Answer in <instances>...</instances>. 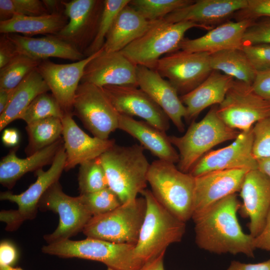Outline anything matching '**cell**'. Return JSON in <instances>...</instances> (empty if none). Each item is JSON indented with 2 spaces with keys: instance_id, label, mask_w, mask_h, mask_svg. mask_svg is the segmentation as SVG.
<instances>
[{
  "instance_id": "obj_1",
  "label": "cell",
  "mask_w": 270,
  "mask_h": 270,
  "mask_svg": "<svg viewBox=\"0 0 270 270\" xmlns=\"http://www.w3.org/2000/svg\"><path fill=\"white\" fill-rule=\"evenodd\" d=\"M240 206L234 194L193 216L197 246L214 254H242L254 257V238L243 232L238 219Z\"/></svg>"
},
{
  "instance_id": "obj_2",
  "label": "cell",
  "mask_w": 270,
  "mask_h": 270,
  "mask_svg": "<svg viewBox=\"0 0 270 270\" xmlns=\"http://www.w3.org/2000/svg\"><path fill=\"white\" fill-rule=\"evenodd\" d=\"M144 148L134 144L121 146L114 144L99 158L104 169L108 187L122 204L132 200L146 189L150 164Z\"/></svg>"
},
{
  "instance_id": "obj_3",
  "label": "cell",
  "mask_w": 270,
  "mask_h": 270,
  "mask_svg": "<svg viewBox=\"0 0 270 270\" xmlns=\"http://www.w3.org/2000/svg\"><path fill=\"white\" fill-rule=\"evenodd\" d=\"M218 105L212 106L199 122H192L181 136H170L169 139L178 150V168L189 173L195 164L214 146L234 140L240 132L226 124L218 113Z\"/></svg>"
},
{
  "instance_id": "obj_4",
  "label": "cell",
  "mask_w": 270,
  "mask_h": 270,
  "mask_svg": "<svg viewBox=\"0 0 270 270\" xmlns=\"http://www.w3.org/2000/svg\"><path fill=\"white\" fill-rule=\"evenodd\" d=\"M147 181L154 196L170 213L185 222L192 218L194 177L158 159L150 164Z\"/></svg>"
},
{
  "instance_id": "obj_5",
  "label": "cell",
  "mask_w": 270,
  "mask_h": 270,
  "mask_svg": "<svg viewBox=\"0 0 270 270\" xmlns=\"http://www.w3.org/2000/svg\"><path fill=\"white\" fill-rule=\"evenodd\" d=\"M140 194L146 200V210L135 252L144 264L166 251L170 244L180 242L185 232L186 222L162 206L151 190L145 189Z\"/></svg>"
},
{
  "instance_id": "obj_6",
  "label": "cell",
  "mask_w": 270,
  "mask_h": 270,
  "mask_svg": "<svg viewBox=\"0 0 270 270\" xmlns=\"http://www.w3.org/2000/svg\"><path fill=\"white\" fill-rule=\"evenodd\" d=\"M193 28H212L190 22L150 21L146 30L120 52L136 66L154 70L163 55L179 50L185 33Z\"/></svg>"
},
{
  "instance_id": "obj_7",
  "label": "cell",
  "mask_w": 270,
  "mask_h": 270,
  "mask_svg": "<svg viewBox=\"0 0 270 270\" xmlns=\"http://www.w3.org/2000/svg\"><path fill=\"white\" fill-rule=\"evenodd\" d=\"M42 251L62 258L100 262L114 270H138L144 264L136 254L135 245L89 238L80 240L67 239L48 244L42 247Z\"/></svg>"
},
{
  "instance_id": "obj_8",
  "label": "cell",
  "mask_w": 270,
  "mask_h": 270,
  "mask_svg": "<svg viewBox=\"0 0 270 270\" xmlns=\"http://www.w3.org/2000/svg\"><path fill=\"white\" fill-rule=\"evenodd\" d=\"M146 210L144 197L136 198L110 212L92 216L82 232L89 238L136 245Z\"/></svg>"
},
{
  "instance_id": "obj_9",
  "label": "cell",
  "mask_w": 270,
  "mask_h": 270,
  "mask_svg": "<svg viewBox=\"0 0 270 270\" xmlns=\"http://www.w3.org/2000/svg\"><path fill=\"white\" fill-rule=\"evenodd\" d=\"M66 158L64 144L47 170L42 168L36 171V180L26 190L18 194L9 191L0 192V200L14 202L18 207L17 210H2L0 212V220L6 223V230H15L25 220L35 218L40 200L53 184L58 182L64 170Z\"/></svg>"
},
{
  "instance_id": "obj_10",
  "label": "cell",
  "mask_w": 270,
  "mask_h": 270,
  "mask_svg": "<svg viewBox=\"0 0 270 270\" xmlns=\"http://www.w3.org/2000/svg\"><path fill=\"white\" fill-rule=\"evenodd\" d=\"M72 112L97 138L109 139L110 134L118 129L120 114L102 87L80 82L76 92Z\"/></svg>"
},
{
  "instance_id": "obj_11",
  "label": "cell",
  "mask_w": 270,
  "mask_h": 270,
  "mask_svg": "<svg viewBox=\"0 0 270 270\" xmlns=\"http://www.w3.org/2000/svg\"><path fill=\"white\" fill-rule=\"evenodd\" d=\"M218 113L231 128L246 131L270 116V101L256 94L251 84L236 80L218 105Z\"/></svg>"
},
{
  "instance_id": "obj_12",
  "label": "cell",
  "mask_w": 270,
  "mask_h": 270,
  "mask_svg": "<svg viewBox=\"0 0 270 270\" xmlns=\"http://www.w3.org/2000/svg\"><path fill=\"white\" fill-rule=\"evenodd\" d=\"M38 208L42 212L50 210L59 216V222L55 230L44 236L48 244L69 239L82 232L92 217L79 196L73 197L66 194L58 182L44 194L38 202Z\"/></svg>"
},
{
  "instance_id": "obj_13",
  "label": "cell",
  "mask_w": 270,
  "mask_h": 270,
  "mask_svg": "<svg viewBox=\"0 0 270 270\" xmlns=\"http://www.w3.org/2000/svg\"><path fill=\"white\" fill-rule=\"evenodd\" d=\"M210 55L178 50L162 57L154 70L182 96L196 88L212 72Z\"/></svg>"
},
{
  "instance_id": "obj_14",
  "label": "cell",
  "mask_w": 270,
  "mask_h": 270,
  "mask_svg": "<svg viewBox=\"0 0 270 270\" xmlns=\"http://www.w3.org/2000/svg\"><path fill=\"white\" fill-rule=\"evenodd\" d=\"M62 3L69 20L54 36L84 54L96 34L104 0H62Z\"/></svg>"
},
{
  "instance_id": "obj_15",
  "label": "cell",
  "mask_w": 270,
  "mask_h": 270,
  "mask_svg": "<svg viewBox=\"0 0 270 270\" xmlns=\"http://www.w3.org/2000/svg\"><path fill=\"white\" fill-rule=\"evenodd\" d=\"M102 50V48L90 56L70 64H58L44 60L37 67L38 70L64 113L72 112L76 92L80 83L85 67Z\"/></svg>"
},
{
  "instance_id": "obj_16",
  "label": "cell",
  "mask_w": 270,
  "mask_h": 270,
  "mask_svg": "<svg viewBox=\"0 0 270 270\" xmlns=\"http://www.w3.org/2000/svg\"><path fill=\"white\" fill-rule=\"evenodd\" d=\"M252 128L240 132L230 144L208 152L193 166L189 174L194 177L216 170L245 168L258 169L252 154Z\"/></svg>"
},
{
  "instance_id": "obj_17",
  "label": "cell",
  "mask_w": 270,
  "mask_h": 270,
  "mask_svg": "<svg viewBox=\"0 0 270 270\" xmlns=\"http://www.w3.org/2000/svg\"><path fill=\"white\" fill-rule=\"evenodd\" d=\"M118 112L140 117L158 128L166 132L170 120L162 110L139 87L106 86L102 87Z\"/></svg>"
},
{
  "instance_id": "obj_18",
  "label": "cell",
  "mask_w": 270,
  "mask_h": 270,
  "mask_svg": "<svg viewBox=\"0 0 270 270\" xmlns=\"http://www.w3.org/2000/svg\"><path fill=\"white\" fill-rule=\"evenodd\" d=\"M137 66L120 51H102L85 67L80 82L92 84L100 87L106 86H138Z\"/></svg>"
},
{
  "instance_id": "obj_19",
  "label": "cell",
  "mask_w": 270,
  "mask_h": 270,
  "mask_svg": "<svg viewBox=\"0 0 270 270\" xmlns=\"http://www.w3.org/2000/svg\"><path fill=\"white\" fill-rule=\"evenodd\" d=\"M248 170L245 168L216 170L195 177L192 218L216 202L240 192Z\"/></svg>"
},
{
  "instance_id": "obj_20",
  "label": "cell",
  "mask_w": 270,
  "mask_h": 270,
  "mask_svg": "<svg viewBox=\"0 0 270 270\" xmlns=\"http://www.w3.org/2000/svg\"><path fill=\"white\" fill-rule=\"evenodd\" d=\"M240 192L242 202L239 211L249 218V234L254 238L262 230L270 208V179L258 169L250 170Z\"/></svg>"
},
{
  "instance_id": "obj_21",
  "label": "cell",
  "mask_w": 270,
  "mask_h": 270,
  "mask_svg": "<svg viewBox=\"0 0 270 270\" xmlns=\"http://www.w3.org/2000/svg\"><path fill=\"white\" fill-rule=\"evenodd\" d=\"M136 79L138 87L162 110L180 132H184L186 108L170 82L156 70L141 66H137Z\"/></svg>"
},
{
  "instance_id": "obj_22",
  "label": "cell",
  "mask_w": 270,
  "mask_h": 270,
  "mask_svg": "<svg viewBox=\"0 0 270 270\" xmlns=\"http://www.w3.org/2000/svg\"><path fill=\"white\" fill-rule=\"evenodd\" d=\"M72 116V112H66L62 119L66 171L99 157L116 144L114 139L102 140L88 136L77 125Z\"/></svg>"
},
{
  "instance_id": "obj_23",
  "label": "cell",
  "mask_w": 270,
  "mask_h": 270,
  "mask_svg": "<svg viewBox=\"0 0 270 270\" xmlns=\"http://www.w3.org/2000/svg\"><path fill=\"white\" fill-rule=\"evenodd\" d=\"M254 21L242 20L223 22L199 38H184L180 44L179 50L212 54L226 50L242 49L244 33Z\"/></svg>"
},
{
  "instance_id": "obj_24",
  "label": "cell",
  "mask_w": 270,
  "mask_h": 270,
  "mask_svg": "<svg viewBox=\"0 0 270 270\" xmlns=\"http://www.w3.org/2000/svg\"><path fill=\"white\" fill-rule=\"evenodd\" d=\"M248 0H197L166 16L167 22H190L213 28L244 8Z\"/></svg>"
},
{
  "instance_id": "obj_25",
  "label": "cell",
  "mask_w": 270,
  "mask_h": 270,
  "mask_svg": "<svg viewBox=\"0 0 270 270\" xmlns=\"http://www.w3.org/2000/svg\"><path fill=\"white\" fill-rule=\"evenodd\" d=\"M118 129L136 139L140 145L158 160L178 163L179 154L170 142L169 136L144 120H138L132 116L120 114Z\"/></svg>"
},
{
  "instance_id": "obj_26",
  "label": "cell",
  "mask_w": 270,
  "mask_h": 270,
  "mask_svg": "<svg viewBox=\"0 0 270 270\" xmlns=\"http://www.w3.org/2000/svg\"><path fill=\"white\" fill-rule=\"evenodd\" d=\"M234 80L219 71L212 70L196 88L180 96L186 110V121L192 122L208 107L221 104Z\"/></svg>"
},
{
  "instance_id": "obj_27",
  "label": "cell",
  "mask_w": 270,
  "mask_h": 270,
  "mask_svg": "<svg viewBox=\"0 0 270 270\" xmlns=\"http://www.w3.org/2000/svg\"><path fill=\"white\" fill-rule=\"evenodd\" d=\"M64 144L63 138H61L52 144L25 158L16 156L18 147L12 148L0 162V184L11 189L26 173L36 172L44 166L52 164Z\"/></svg>"
},
{
  "instance_id": "obj_28",
  "label": "cell",
  "mask_w": 270,
  "mask_h": 270,
  "mask_svg": "<svg viewBox=\"0 0 270 270\" xmlns=\"http://www.w3.org/2000/svg\"><path fill=\"white\" fill-rule=\"evenodd\" d=\"M18 54L38 60L57 58L72 61H79L85 56L73 46L54 35L32 38L18 34H8Z\"/></svg>"
},
{
  "instance_id": "obj_29",
  "label": "cell",
  "mask_w": 270,
  "mask_h": 270,
  "mask_svg": "<svg viewBox=\"0 0 270 270\" xmlns=\"http://www.w3.org/2000/svg\"><path fill=\"white\" fill-rule=\"evenodd\" d=\"M146 20L129 4L118 13L102 47L106 52H120L140 37L148 28Z\"/></svg>"
},
{
  "instance_id": "obj_30",
  "label": "cell",
  "mask_w": 270,
  "mask_h": 270,
  "mask_svg": "<svg viewBox=\"0 0 270 270\" xmlns=\"http://www.w3.org/2000/svg\"><path fill=\"white\" fill-rule=\"evenodd\" d=\"M68 19L62 12L40 16L16 15L0 22V32L20 34L29 37L36 34L56 35L67 24Z\"/></svg>"
},
{
  "instance_id": "obj_31",
  "label": "cell",
  "mask_w": 270,
  "mask_h": 270,
  "mask_svg": "<svg viewBox=\"0 0 270 270\" xmlns=\"http://www.w3.org/2000/svg\"><path fill=\"white\" fill-rule=\"evenodd\" d=\"M50 90L38 70L28 74L15 88L14 94L4 111L0 114V130L14 120L19 119L34 100Z\"/></svg>"
},
{
  "instance_id": "obj_32",
  "label": "cell",
  "mask_w": 270,
  "mask_h": 270,
  "mask_svg": "<svg viewBox=\"0 0 270 270\" xmlns=\"http://www.w3.org/2000/svg\"><path fill=\"white\" fill-rule=\"evenodd\" d=\"M212 70L222 72L236 80L252 84L256 72L242 49H230L210 55Z\"/></svg>"
},
{
  "instance_id": "obj_33",
  "label": "cell",
  "mask_w": 270,
  "mask_h": 270,
  "mask_svg": "<svg viewBox=\"0 0 270 270\" xmlns=\"http://www.w3.org/2000/svg\"><path fill=\"white\" fill-rule=\"evenodd\" d=\"M26 130L28 142L25 152L29 156L61 138L63 126L61 119L48 118L26 124Z\"/></svg>"
},
{
  "instance_id": "obj_34",
  "label": "cell",
  "mask_w": 270,
  "mask_h": 270,
  "mask_svg": "<svg viewBox=\"0 0 270 270\" xmlns=\"http://www.w3.org/2000/svg\"><path fill=\"white\" fill-rule=\"evenodd\" d=\"M41 62L19 54L0 68V88H14Z\"/></svg>"
},
{
  "instance_id": "obj_35",
  "label": "cell",
  "mask_w": 270,
  "mask_h": 270,
  "mask_svg": "<svg viewBox=\"0 0 270 270\" xmlns=\"http://www.w3.org/2000/svg\"><path fill=\"white\" fill-rule=\"evenodd\" d=\"M130 0H104L96 34L90 46L84 54L90 56L100 50L104 44L106 35L120 12L130 2Z\"/></svg>"
},
{
  "instance_id": "obj_36",
  "label": "cell",
  "mask_w": 270,
  "mask_h": 270,
  "mask_svg": "<svg viewBox=\"0 0 270 270\" xmlns=\"http://www.w3.org/2000/svg\"><path fill=\"white\" fill-rule=\"evenodd\" d=\"M78 184L80 194L97 192L108 187L106 174L99 157L80 165Z\"/></svg>"
},
{
  "instance_id": "obj_37",
  "label": "cell",
  "mask_w": 270,
  "mask_h": 270,
  "mask_svg": "<svg viewBox=\"0 0 270 270\" xmlns=\"http://www.w3.org/2000/svg\"><path fill=\"white\" fill-rule=\"evenodd\" d=\"M192 0H130L129 4L148 21L164 18L168 14L192 4Z\"/></svg>"
},
{
  "instance_id": "obj_38",
  "label": "cell",
  "mask_w": 270,
  "mask_h": 270,
  "mask_svg": "<svg viewBox=\"0 0 270 270\" xmlns=\"http://www.w3.org/2000/svg\"><path fill=\"white\" fill-rule=\"evenodd\" d=\"M64 112L53 95L44 92L37 96L19 119L26 124L48 118L62 119Z\"/></svg>"
},
{
  "instance_id": "obj_39",
  "label": "cell",
  "mask_w": 270,
  "mask_h": 270,
  "mask_svg": "<svg viewBox=\"0 0 270 270\" xmlns=\"http://www.w3.org/2000/svg\"><path fill=\"white\" fill-rule=\"evenodd\" d=\"M79 196L92 216L110 212L122 204L116 194L109 187Z\"/></svg>"
},
{
  "instance_id": "obj_40",
  "label": "cell",
  "mask_w": 270,
  "mask_h": 270,
  "mask_svg": "<svg viewBox=\"0 0 270 270\" xmlns=\"http://www.w3.org/2000/svg\"><path fill=\"white\" fill-rule=\"evenodd\" d=\"M50 14L42 0H0V22L16 15L40 16Z\"/></svg>"
},
{
  "instance_id": "obj_41",
  "label": "cell",
  "mask_w": 270,
  "mask_h": 270,
  "mask_svg": "<svg viewBox=\"0 0 270 270\" xmlns=\"http://www.w3.org/2000/svg\"><path fill=\"white\" fill-rule=\"evenodd\" d=\"M252 131V154L254 158L270 156V116L256 122Z\"/></svg>"
},
{
  "instance_id": "obj_42",
  "label": "cell",
  "mask_w": 270,
  "mask_h": 270,
  "mask_svg": "<svg viewBox=\"0 0 270 270\" xmlns=\"http://www.w3.org/2000/svg\"><path fill=\"white\" fill-rule=\"evenodd\" d=\"M242 43L244 46L270 44V17L254 20L246 30Z\"/></svg>"
},
{
  "instance_id": "obj_43",
  "label": "cell",
  "mask_w": 270,
  "mask_h": 270,
  "mask_svg": "<svg viewBox=\"0 0 270 270\" xmlns=\"http://www.w3.org/2000/svg\"><path fill=\"white\" fill-rule=\"evenodd\" d=\"M242 50L256 72L270 70V44L246 45Z\"/></svg>"
},
{
  "instance_id": "obj_44",
  "label": "cell",
  "mask_w": 270,
  "mask_h": 270,
  "mask_svg": "<svg viewBox=\"0 0 270 270\" xmlns=\"http://www.w3.org/2000/svg\"><path fill=\"white\" fill-rule=\"evenodd\" d=\"M233 17L236 21L270 17V0H248L246 6L236 12Z\"/></svg>"
},
{
  "instance_id": "obj_45",
  "label": "cell",
  "mask_w": 270,
  "mask_h": 270,
  "mask_svg": "<svg viewBox=\"0 0 270 270\" xmlns=\"http://www.w3.org/2000/svg\"><path fill=\"white\" fill-rule=\"evenodd\" d=\"M252 86L256 94L270 101V70L257 72Z\"/></svg>"
},
{
  "instance_id": "obj_46",
  "label": "cell",
  "mask_w": 270,
  "mask_h": 270,
  "mask_svg": "<svg viewBox=\"0 0 270 270\" xmlns=\"http://www.w3.org/2000/svg\"><path fill=\"white\" fill-rule=\"evenodd\" d=\"M18 53L16 46L8 34H1L0 37V68L14 58Z\"/></svg>"
},
{
  "instance_id": "obj_47",
  "label": "cell",
  "mask_w": 270,
  "mask_h": 270,
  "mask_svg": "<svg viewBox=\"0 0 270 270\" xmlns=\"http://www.w3.org/2000/svg\"><path fill=\"white\" fill-rule=\"evenodd\" d=\"M18 252L14 244L4 240L0 244V264L12 266L18 260Z\"/></svg>"
},
{
  "instance_id": "obj_48",
  "label": "cell",
  "mask_w": 270,
  "mask_h": 270,
  "mask_svg": "<svg viewBox=\"0 0 270 270\" xmlns=\"http://www.w3.org/2000/svg\"><path fill=\"white\" fill-rule=\"evenodd\" d=\"M255 249H261L270 252V208L261 232L254 238Z\"/></svg>"
},
{
  "instance_id": "obj_49",
  "label": "cell",
  "mask_w": 270,
  "mask_h": 270,
  "mask_svg": "<svg viewBox=\"0 0 270 270\" xmlns=\"http://www.w3.org/2000/svg\"><path fill=\"white\" fill-rule=\"evenodd\" d=\"M227 270H270V259L256 264H246L233 260Z\"/></svg>"
},
{
  "instance_id": "obj_50",
  "label": "cell",
  "mask_w": 270,
  "mask_h": 270,
  "mask_svg": "<svg viewBox=\"0 0 270 270\" xmlns=\"http://www.w3.org/2000/svg\"><path fill=\"white\" fill-rule=\"evenodd\" d=\"M166 251L163 252L158 256L146 262L138 270H164V258Z\"/></svg>"
},
{
  "instance_id": "obj_51",
  "label": "cell",
  "mask_w": 270,
  "mask_h": 270,
  "mask_svg": "<svg viewBox=\"0 0 270 270\" xmlns=\"http://www.w3.org/2000/svg\"><path fill=\"white\" fill-rule=\"evenodd\" d=\"M2 138V142L6 146H14L18 143L20 136L16 130L8 128L4 131Z\"/></svg>"
},
{
  "instance_id": "obj_52",
  "label": "cell",
  "mask_w": 270,
  "mask_h": 270,
  "mask_svg": "<svg viewBox=\"0 0 270 270\" xmlns=\"http://www.w3.org/2000/svg\"><path fill=\"white\" fill-rule=\"evenodd\" d=\"M13 89L0 88V114L6 109L14 92Z\"/></svg>"
},
{
  "instance_id": "obj_53",
  "label": "cell",
  "mask_w": 270,
  "mask_h": 270,
  "mask_svg": "<svg viewBox=\"0 0 270 270\" xmlns=\"http://www.w3.org/2000/svg\"><path fill=\"white\" fill-rule=\"evenodd\" d=\"M42 1L50 14L62 12L60 11L61 8H64L62 0H42Z\"/></svg>"
},
{
  "instance_id": "obj_54",
  "label": "cell",
  "mask_w": 270,
  "mask_h": 270,
  "mask_svg": "<svg viewBox=\"0 0 270 270\" xmlns=\"http://www.w3.org/2000/svg\"><path fill=\"white\" fill-rule=\"evenodd\" d=\"M258 169L270 179V156L256 160Z\"/></svg>"
},
{
  "instance_id": "obj_55",
  "label": "cell",
  "mask_w": 270,
  "mask_h": 270,
  "mask_svg": "<svg viewBox=\"0 0 270 270\" xmlns=\"http://www.w3.org/2000/svg\"><path fill=\"white\" fill-rule=\"evenodd\" d=\"M0 270H23L20 268H13L11 266L0 264Z\"/></svg>"
},
{
  "instance_id": "obj_56",
  "label": "cell",
  "mask_w": 270,
  "mask_h": 270,
  "mask_svg": "<svg viewBox=\"0 0 270 270\" xmlns=\"http://www.w3.org/2000/svg\"><path fill=\"white\" fill-rule=\"evenodd\" d=\"M106 270H114L112 269V268H107Z\"/></svg>"
}]
</instances>
